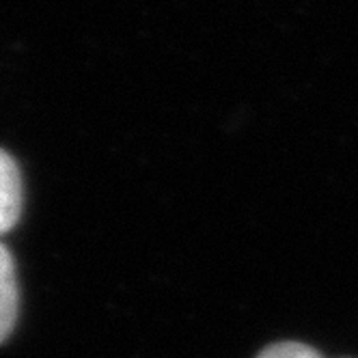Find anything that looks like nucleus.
<instances>
[{
  "mask_svg": "<svg viewBox=\"0 0 358 358\" xmlns=\"http://www.w3.org/2000/svg\"><path fill=\"white\" fill-rule=\"evenodd\" d=\"M17 317V280L9 250L0 244V341L9 337Z\"/></svg>",
  "mask_w": 358,
  "mask_h": 358,
  "instance_id": "obj_2",
  "label": "nucleus"
},
{
  "mask_svg": "<svg viewBox=\"0 0 358 358\" xmlns=\"http://www.w3.org/2000/svg\"><path fill=\"white\" fill-rule=\"evenodd\" d=\"M22 212V177L9 153L0 149V236L11 231Z\"/></svg>",
  "mask_w": 358,
  "mask_h": 358,
  "instance_id": "obj_1",
  "label": "nucleus"
},
{
  "mask_svg": "<svg viewBox=\"0 0 358 358\" xmlns=\"http://www.w3.org/2000/svg\"><path fill=\"white\" fill-rule=\"evenodd\" d=\"M257 358H322V354L311 345H304L298 341H280L268 345Z\"/></svg>",
  "mask_w": 358,
  "mask_h": 358,
  "instance_id": "obj_3",
  "label": "nucleus"
}]
</instances>
